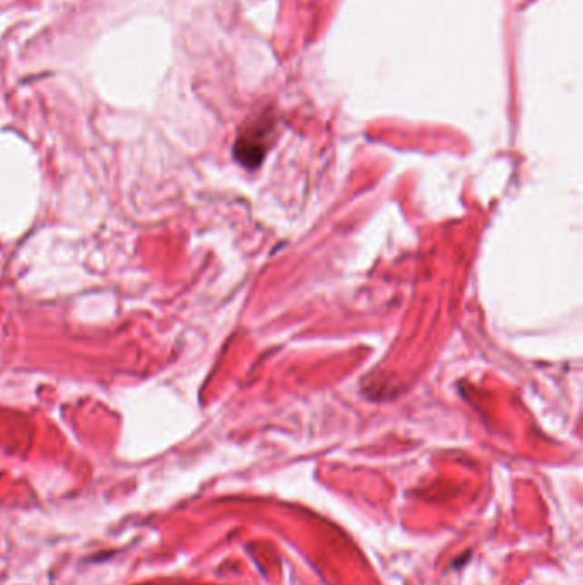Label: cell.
<instances>
[{
	"label": "cell",
	"mask_w": 583,
	"mask_h": 585,
	"mask_svg": "<svg viewBox=\"0 0 583 585\" xmlns=\"http://www.w3.org/2000/svg\"><path fill=\"white\" fill-rule=\"evenodd\" d=\"M272 125L274 124L271 118H259L240 134L234 146V154L238 162L247 166H257L261 163L265 151V141L272 131Z\"/></svg>",
	"instance_id": "cell-1"
}]
</instances>
